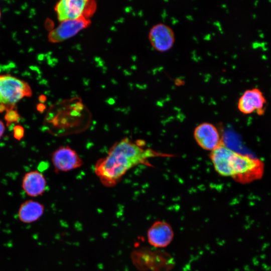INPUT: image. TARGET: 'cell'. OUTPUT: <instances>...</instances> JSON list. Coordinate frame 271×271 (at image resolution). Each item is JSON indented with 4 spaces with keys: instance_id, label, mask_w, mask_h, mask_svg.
Returning <instances> with one entry per match:
<instances>
[{
    "instance_id": "cell-3",
    "label": "cell",
    "mask_w": 271,
    "mask_h": 271,
    "mask_svg": "<svg viewBox=\"0 0 271 271\" xmlns=\"http://www.w3.org/2000/svg\"><path fill=\"white\" fill-rule=\"evenodd\" d=\"M32 90L25 81L10 74H0V104L15 106L25 97H31Z\"/></svg>"
},
{
    "instance_id": "cell-16",
    "label": "cell",
    "mask_w": 271,
    "mask_h": 271,
    "mask_svg": "<svg viewBox=\"0 0 271 271\" xmlns=\"http://www.w3.org/2000/svg\"><path fill=\"white\" fill-rule=\"evenodd\" d=\"M1 10H0V20H1Z\"/></svg>"
},
{
    "instance_id": "cell-7",
    "label": "cell",
    "mask_w": 271,
    "mask_h": 271,
    "mask_svg": "<svg viewBox=\"0 0 271 271\" xmlns=\"http://www.w3.org/2000/svg\"><path fill=\"white\" fill-rule=\"evenodd\" d=\"M91 23L88 19L81 17L75 19L60 22L58 27L48 34V40L52 43H59L76 35Z\"/></svg>"
},
{
    "instance_id": "cell-14",
    "label": "cell",
    "mask_w": 271,
    "mask_h": 271,
    "mask_svg": "<svg viewBox=\"0 0 271 271\" xmlns=\"http://www.w3.org/2000/svg\"><path fill=\"white\" fill-rule=\"evenodd\" d=\"M24 135V128L20 125H16L14 128V136L18 140H21Z\"/></svg>"
},
{
    "instance_id": "cell-6",
    "label": "cell",
    "mask_w": 271,
    "mask_h": 271,
    "mask_svg": "<svg viewBox=\"0 0 271 271\" xmlns=\"http://www.w3.org/2000/svg\"><path fill=\"white\" fill-rule=\"evenodd\" d=\"M51 161L56 173L73 170L83 164L77 153L68 146H61L55 150L52 154Z\"/></svg>"
},
{
    "instance_id": "cell-9",
    "label": "cell",
    "mask_w": 271,
    "mask_h": 271,
    "mask_svg": "<svg viewBox=\"0 0 271 271\" xmlns=\"http://www.w3.org/2000/svg\"><path fill=\"white\" fill-rule=\"evenodd\" d=\"M193 136L200 148L210 152L223 143L217 127L208 122L199 124L194 130Z\"/></svg>"
},
{
    "instance_id": "cell-13",
    "label": "cell",
    "mask_w": 271,
    "mask_h": 271,
    "mask_svg": "<svg viewBox=\"0 0 271 271\" xmlns=\"http://www.w3.org/2000/svg\"><path fill=\"white\" fill-rule=\"evenodd\" d=\"M15 107V106H7L5 119L8 124L16 122L20 119V115Z\"/></svg>"
},
{
    "instance_id": "cell-2",
    "label": "cell",
    "mask_w": 271,
    "mask_h": 271,
    "mask_svg": "<svg viewBox=\"0 0 271 271\" xmlns=\"http://www.w3.org/2000/svg\"><path fill=\"white\" fill-rule=\"evenodd\" d=\"M209 156L218 174L241 184L259 180L264 173V164L261 160L236 152L223 143L211 152Z\"/></svg>"
},
{
    "instance_id": "cell-1",
    "label": "cell",
    "mask_w": 271,
    "mask_h": 271,
    "mask_svg": "<svg viewBox=\"0 0 271 271\" xmlns=\"http://www.w3.org/2000/svg\"><path fill=\"white\" fill-rule=\"evenodd\" d=\"M160 156L159 153L144 148L141 143L124 138L112 145L106 156L96 161L94 172L103 185L112 187L132 168Z\"/></svg>"
},
{
    "instance_id": "cell-10",
    "label": "cell",
    "mask_w": 271,
    "mask_h": 271,
    "mask_svg": "<svg viewBox=\"0 0 271 271\" xmlns=\"http://www.w3.org/2000/svg\"><path fill=\"white\" fill-rule=\"evenodd\" d=\"M149 243L157 248H164L172 242L174 232L171 225L165 221L154 222L147 231Z\"/></svg>"
},
{
    "instance_id": "cell-11",
    "label": "cell",
    "mask_w": 271,
    "mask_h": 271,
    "mask_svg": "<svg viewBox=\"0 0 271 271\" xmlns=\"http://www.w3.org/2000/svg\"><path fill=\"white\" fill-rule=\"evenodd\" d=\"M46 180L44 175L38 171H32L25 174L22 180V187L29 196H41L46 187Z\"/></svg>"
},
{
    "instance_id": "cell-15",
    "label": "cell",
    "mask_w": 271,
    "mask_h": 271,
    "mask_svg": "<svg viewBox=\"0 0 271 271\" xmlns=\"http://www.w3.org/2000/svg\"><path fill=\"white\" fill-rule=\"evenodd\" d=\"M5 127L4 124L3 122L0 120V139H1L5 132Z\"/></svg>"
},
{
    "instance_id": "cell-5",
    "label": "cell",
    "mask_w": 271,
    "mask_h": 271,
    "mask_svg": "<svg viewBox=\"0 0 271 271\" xmlns=\"http://www.w3.org/2000/svg\"><path fill=\"white\" fill-rule=\"evenodd\" d=\"M266 99L258 88L246 89L238 98L237 108L243 114L255 113L262 115L265 113Z\"/></svg>"
},
{
    "instance_id": "cell-12",
    "label": "cell",
    "mask_w": 271,
    "mask_h": 271,
    "mask_svg": "<svg viewBox=\"0 0 271 271\" xmlns=\"http://www.w3.org/2000/svg\"><path fill=\"white\" fill-rule=\"evenodd\" d=\"M44 211V205L32 200H28L21 204L18 210L19 220L24 223H31L39 220Z\"/></svg>"
},
{
    "instance_id": "cell-8",
    "label": "cell",
    "mask_w": 271,
    "mask_h": 271,
    "mask_svg": "<svg viewBox=\"0 0 271 271\" xmlns=\"http://www.w3.org/2000/svg\"><path fill=\"white\" fill-rule=\"evenodd\" d=\"M149 40L152 47L159 52L170 50L175 42V35L169 25L159 23L154 25L149 32Z\"/></svg>"
},
{
    "instance_id": "cell-4",
    "label": "cell",
    "mask_w": 271,
    "mask_h": 271,
    "mask_svg": "<svg viewBox=\"0 0 271 271\" xmlns=\"http://www.w3.org/2000/svg\"><path fill=\"white\" fill-rule=\"evenodd\" d=\"M96 9V2L91 0H62L55 7L58 19L60 22L81 17L88 19Z\"/></svg>"
}]
</instances>
